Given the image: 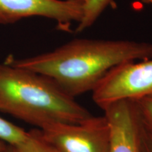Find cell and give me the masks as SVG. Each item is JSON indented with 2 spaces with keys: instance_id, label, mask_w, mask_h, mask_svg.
I'll return each instance as SVG.
<instances>
[{
  "instance_id": "cell-1",
  "label": "cell",
  "mask_w": 152,
  "mask_h": 152,
  "mask_svg": "<svg viewBox=\"0 0 152 152\" xmlns=\"http://www.w3.org/2000/svg\"><path fill=\"white\" fill-rule=\"evenodd\" d=\"M152 58V43L80 38L51 52L7 62L52 80L75 98L92 92L111 70L123 63Z\"/></svg>"
},
{
  "instance_id": "cell-2",
  "label": "cell",
  "mask_w": 152,
  "mask_h": 152,
  "mask_svg": "<svg viewBox=\"0 0 152 152\" xmlns=\"http://www.w3.org/2000/svg\"><path fill=\"white\" fill-rule=\"evenodd\" d=\"M0 111L38 129L92 115L52 80L7 61L0 63Z\"/></svg>"
},
{
  "instance_id": "cell-3",
  "label": "cell",
  "mask_w": 152,
  "mask_h": 152,
  "mask_svg": "<svg viewBox=\"0 0 152 152\" xmlns=\"http://www.w3.org/2000/svg\"><path fill=\"white\" fill-rule=\"evenodd\" d=\"M102 109L121 101L152 96V58L123 63L111 70L92 91Z\"/></svg>"
},
{
  "instance_id": "cell-4",
  "label": "cell",
  "mask_w": 152,
  "mask_h": 152,
  "mask_svg": "<svg viewBox=\"0 0 152 152\" xmlns=\"http://www.w3.org/2000/svg\"><path fill=\"white\" fill-rule=\"evenodd\" d=\"M62 152H109L110 130L104 115L73 123H55L39 129Z\"/></svg>"
},
{
  "instance_id": "cell-5",
  "label": "cell",
  "mask_w": 152,
  "mask_h": 152,
  "mask_svg": "<svg viewBox=\"0 0 152 152\" xmlns=\"http://www.w3.org/2000/svg\"><path fill=\"white\" fill-rule=\"evenodd\" d=\"M87 0H0V24L14 23L33 16L52 19L68 31L73 22L79 23Z\"/></svg>"
},
{
  "instance_id": "cell-6",
  "label": "cell",
  "mask_w": 152,
  "mask_h": 152,
  "mask_svg": "<svg viewBox=\"0 0 152 152\" xmlns=\"http://www.w3.org/2000/svg\"><path fill=\"white\" fill-rule=\"evenodd\" d=\"M109 123V152H144V127L134 101H121L102 109Z\"/></svg>"
},
{
  "instance_id": "cell-7",
  "label": "cell",
  "mask_w": 152,
  "mask_h": 152,
  "mask_svg": "<svg viewBox=\"0 0 152 152\" xmlns=\"http://www.w3.org/2000/svg\"><path fill=\"white\" fill-rule=\"evenodd\" d=\"M14 147L18 152H62L44 137L38 128L27 131L24 140Z\"/></svg>"
},
{
  "instance_id": "cell-8",
  "label": "cell",
  "mask_w": 152,
  "mask_h": 152,
  "mask_svg": "<svg viewBox=\"0 0 152 152\" xmlns=\"http://www.w3.org/2000/svg\"><path fill=\"white\" fill-rule=\"evenodd\" d=\"M112 4H113V0H87L83 18L77 23L75 33H81L90 28Z\"/></svg>"
},
{
  "instance_id": "cell-9",
  "label": "cell",
  "mask_w": 152,
  "mask_h": 152,
  "mask_svg": "<svg viewBox=\"0 0 152 152\" xmlns=\"http://www.w3.org/2000/svg\"><path fill=\"white\" fill-rule=\"evenodd\" d=\"M27 131L0 117V139L10 145H18L26 137Z\"/></svg>"
},
{
  "instance_id": "cell-10",
  "label": "cell",
  "mask_w": 152,
  "mask_h": 152,
  "mask_svg": "<svg viewBox=\"0 0 152 152\" xmlns=\"http://www.w3.org/2000/svg\"><path fill=\"white\" fill-rule=\"evenodd\" d=\"M134 102L144 128L152 136V96Z\"/></svg>"
},
{
  "instance_id": "cell-11",
  "label": "cell",
  "mask_w": 152,
  "mask_h": 152,
  "mask_svg": "<svg viewBox=\"0 0 152 152\" xmlns=\"http://www.w3.org/2000/svg\"><path fill=\"white\" fill-rule=\"evenodd\" d=\"M143 146L144 152H152V136L147 132L145 128L144 132Z\"/></svg>"
},
{
  "instance_id": "cell-12",
  "label": "cell",
  "mask_w": 152,
  "mask_h": 152,
  "mask_svg": "<svg viewBox=\"0 0 152 152\" xmlns=\"http://www.w3.org/2000/svg\"><path fill=\"white\" fill-rule=\"evenodd\" d=\"M3 152H18V151H17V149L14 147V146L8 144L7 147H6V149L4 150Z\"/></svg>"
},
{
  "instance_id": "cell-13",
  "label": "cell",
  "mask_w": 152,
  "mask_h": 152,
  "mask_svg": "<svg viewBox=\"0 0 152 152\" xmlns=\"http://www.w3.org/2000/svg\"><path fill=\"white\" fill-rule=\"evenodd\" d=\"M7 145H8V144L6 143L4 141H3V140L0 139V152H3L4 150L7 147Z\"/></svg>"
},
{
  "instance_id": "cell-14",
  "label": "cell",
  "mask_w": 152,
  "mask_h": 152,
  "mask_svg": "<svg viewBox=\"0 0 152 152\" xmlns=\"http://www.w3.org/2000/svg\"><path fill=\"white\" fill-rule=\"evenodd\" d=\"M140 1H141L142 2H143V3L152 5V0H140Z\"/></svg>"
}]
</instances>
